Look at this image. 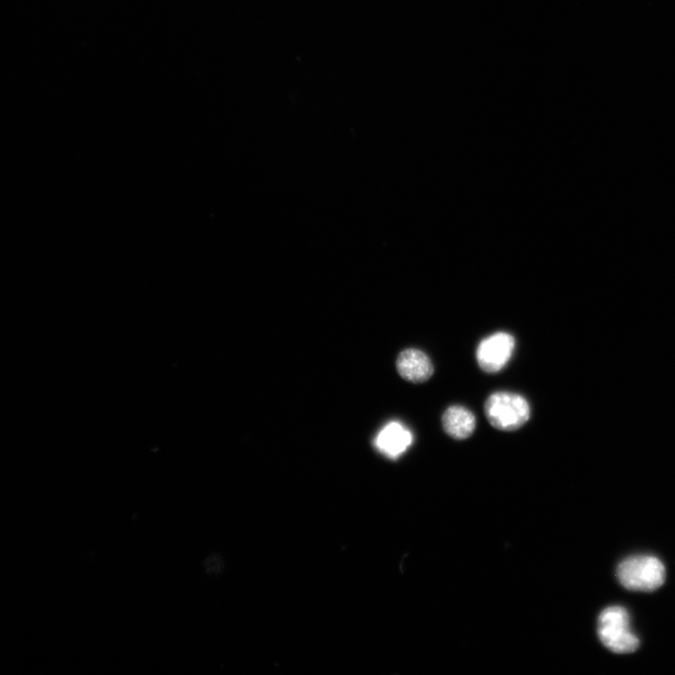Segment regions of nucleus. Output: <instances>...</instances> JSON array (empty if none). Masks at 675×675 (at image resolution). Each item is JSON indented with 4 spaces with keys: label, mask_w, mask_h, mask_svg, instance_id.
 Returning <instances> with one entry per match:
<instances>
[{
    "label": "nucleus",
    "mask_w": 675,
    "mask_h": 675,
    "mask_svg": "<svg viewBox=\"0 0 675 675\" xmlns=\"http://www.w3.org/2000/svg\"><path fill=\"white\" fill-rule=\"evenodd\" d=\"M616 576L627 590L652 592L665 582L666 569L657 556L638 554L624 559L617 567Z\"/></svg>",
    "instance_id": "nucleus-1"
},
{
    "label": "nucleus",
    "mask_w": 675,
    "mask_h": 675,
    "mask_svg": "<svg viewBox=\"0 0 675 675\" xmlns=\"http://www.w3.org/2000/svg\"><path fill=\"white\" fill-rule=\"evenodd\" d=\"M598 634L603 645L616 654L634 652L641 644L632 627L630 615L622 606H610L601 612Z\"/></svg>",
    "instance_id": "nucleus-2"
},
{
    "label": "nucleus",
    "mask_w": 675,
    "mask_h": 675,
    "mask_svg": "<svg viewBox=\"0 0 675 675\" xmlns=\"http://www.w3.org/2000/svg\"><path fill=\"white\" fill-rule=\"evenodd\" d=\"M485 415L497 429L511 432L520 429L530 418L528 401L521 395L497 392L485 402Z\"/></svg>",
    "instance_id": "nucleus-3"
},
{
    "label": "nucleus",
    "mask_w": 675,
    "mask_h": 675,
    "mask_svg": "<svg viewBox=\"0 0 675 675\" xmlns=\"http://www.w3.org/2000/svg\"><path fill=\"white\" fill-rule=\"evenodd\" d=\"M514 348L513 336L506 332L494 333L480 344L477 350L478 364L488 374L499 373L509 362Z\"/></svg>",
    "instance_id": "nucleus-4"
},
{
    "label": "nucleus",
    "mask_w": 675,
    "mask_h": 675,
    "mask_svg": "<svg viewBox=\"0 0 675 675\" xmlns=\"http://www.w3.org/2000/svg\"><path fill=\"white\" fill-rule=\"evenodd\" d=\"M413 436L400 422H391L377 435L374 445L377 450L390 459L400 457L412 445Z\"/></svg>",
    "instance_id": "nucleus-5"
},
{
    "label": "nucleus",
    "mask_w": 675,
    "mask_h": 675,
    "mask_svg": "<svg viewBox=\"0 0 675 675\" xmlns=\"http://www.w3.org/2000/svg\"><path fill=\"white\" fill-rule=\"evenodd\" d=\"M399 374L411 382H423L434 374V365L429 356L420 350H403L397 358Z\"/></svg>",
    "instance_id": "nucleus-6"
},
{
    "label": "nucleus",
    "mask_w": 675,
    "mask_h": 675,
    "mask_svg": "<svg viewBox=\"0 0 675 675\" xmlns=\"http://www.w3.org/2000/svg\"><path fill=\"white\" fill-rule=\"evenodd\" d=\"M442 422L445 432L457 440L470 437L476 429L474 414L459 405L447 409Z\"/></svg>",
    "instance_id": "nucleus-7"
}]
</instances>
